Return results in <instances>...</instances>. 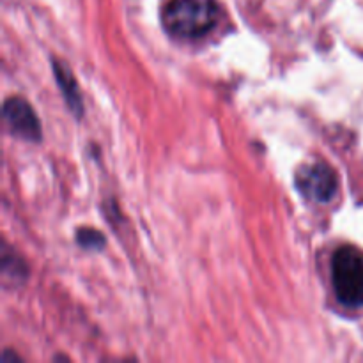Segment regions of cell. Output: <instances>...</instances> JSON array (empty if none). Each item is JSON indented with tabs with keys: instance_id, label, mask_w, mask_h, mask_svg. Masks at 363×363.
I'll use <instances>...</instances> for the list:
<instances>
[{
	"instance_id": "obj_1",
	"label": "cell",
	"mask_w": 363,
	"mask_h": 363,
	"mask_svg": "<svg viewBox=\"0 0 363 363\" xmlns=\"http://www.w3.org/2000/svg\"><path fill=\"white\" fill-rule=\"evenodd\" d=\"M218 13L216 0H170L163 11V25L176 38H202L216 25Z\"/></svg>"
},
{
	"instance_id": "obj_2",
	"label": "cell",
	"mask_w": 363,
	"mask_h": 363,
	"mask_svg": "<svg viewBox=\"0 0 363 363\" xmlns=\"http://www.w3.org/2000/svg\"><path fill=\"white\" fill-rule=\"evenodd\" d=\"M332 282L344 307L363 305V254L357 247H340L332 259Z\"/></svg>"
},
{
	"instance_id": "obj_3",
	"label": "cell",
	"mask_w": 363,
	"mask_h": 363,
	"mask_svg": "<svg viewBox=\"0 0 363 363\" xmlns=\"http://www.w3.org/2000/svg\"><path fill=\"white\" fill-rule=\"evenodd\" d=\"M296 186L308 201L325 204L335 197L339 179L335 170L326 163H311L301 167L296 176Z\"/></svg>"
},
{
	"instance_id": "obj_4",
	"label": "cell",
	"mask_w": 363,
	"mask_h": 363,
	"mask_svg": "<svg viewBox=\"0 0 363 363\" xmlns=\"http://www.w3.org/2000/svg\"><path fill=\"white\" fill-rule=\"evenodd\" d=\"M4 119L9 130L20 138L30 142H38L41 138L38 116L23 98H9L4 103Z\"/></svg>"
},
{
	"instance_id": "obj_5",
	"label": "cell",
	"mask_w": 363,
	"mask_h": 363,
	"mask_svg": "<svg viewBox=\"0 0 363 363\" xmlns=\"http://www.w3.org/2000/svg\"><path fill=\"white\" fill-rule=\"evenodd\" d=\"M53 73H55L57 84H59L60 91H62V94H64V98H66L69 108L80 116L82 98H80V94H78V85H77V82H74L73 73H71V71L67 69L62 62H59V60H53Z\"/></svg>"
},
{
	"instance_id": "obj_6",
	"label": "cell",
	"mask_w": 363,
	"mask_h": 363,
	"mask_svg": "<svg viewBox=\"0 0 363 363\" xmlns=\"http://www.w3.org/2000/svg\"><path fill=\"white\" fill-rule=\"evenodd\" d=\"M80 247H84L85 250H99L105 245V238H103L101 233L94 229H82L78 230L77 236Z\"/></svg>"
}]
</instances>
